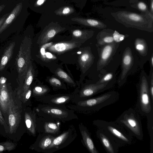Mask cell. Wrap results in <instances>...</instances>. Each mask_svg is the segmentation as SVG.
<instances>
[{
	"instance_id": "10",
	"label": "cell",
	"mask_w": 153,
	"mask_h": 153,
	"mask_svg": "<svg viewBox=\"0 0 153 153\" xmlns=\"http://www.w3.org/2000/svg\"><path fill=\"white\" fill-rule=\"evenodd\" d=\"M96 136L108 153H117L120 146L101 129L97 130Z\"/></svg>"
},
{
	"instance_id": "41",
	"label": "cell",
	"mask_w": 153,
	"mask_h": 153,
	"mask_svg": "<svg viewBox=\"0 0 153 153\" xmlns=\"http://www.w3.org/2000/svg\"><path fill=\"white\" fill-rule=\"evenodd\" d=\"M9 14V13H6L4 15L0 18V27H1L5 20Z\"/></svg>"
},
{
	"instance_id": "37",
	"label": "cell",
	"mask_w": 153,
	"mask_h": 153,
	"mask_svg": "<svg viewBox=\"0 0 153 153\" xmlns=\"http://www.w3.org/2000/svg\"><path fill=\"white\" fill-rule=\"evenodd\" d=\"M47 91L46 88L40 86H36L34 88L33 91L34 93L36 94L40 95L44 93Z\"/></svg>"
},
{
	"instance_id": "14",
	"label": "cell",
	"mask_w": 153,
	"mask_h": 153,
	"mask_svg": "<svg viewBox=\"0 0 153 153\" xmlns=\"http://www.w3.org/2000/svg\"><path fill=\"white\" fill-rule=\"evenodd\" d=\"M81 45V43L76 42H59L50 46L48 49L50 51L59 54L78 47Z\"/></svg>"
},
{
	"instance_id": "5",
	"label": "cell",
	"mask_w": 153,
	"mask_h": 153,
	"mask_svg": "<svg viewBox=\"0 0 153 153\" xmlns=\"http://www.w3.org/2000/svg\"><path fill=\"white\" fill-rule=\"evenodd\" d=\"M119 98L120 95L117 92L111 91L94 98L80 101L78 105L93 112H97L106 106L115 103Z\"/></svg>"
},
{
	"instance_id": "20",
	"label": "cell",
	"mask_w": 153,
	"mask_h": 153,
	"mask_svg": "<svg viewBox=\"0 0 153 153\" xmlns=\"http://www.w3.org/2000/svg\"><path fill=\"white\" fill-rule=\"evenodd\" d=\"M72 20L85 25L94 27L102 29L106 27L105 25L95 19L74 18L72 19Z\"/></svg>"
},
{
	"instance_id": "18",
	"label": "cell",
	"mask_w": 153,
	"mask_h": 153,
	"mask_svg": "<svg viewBox=\"0 0 153 153\" xmlns=\"http://www.w3.org/2000/svg\"><path fill=\"white\" fill-rule=\"evenodd\" d=\"M15 45L13 42L11 43L4 50L3 54L0 61V71H3L12 57L13 50Z\"/></svg>"
},
{
	"instance_id": "38",
	"label": "cell",
	"mask_w": 153,
	"mask_h": 153,
	"mask_svg": "<svg viewBox=\"0 0 153 153\" xmlns=\"http://www.w3.org/2000/svg\"><path fill=\"white\" fill-rule=\"evenodd\" d=\"M49 81L51 85L56 86H60L62 85L59 79L54 77L51 78Z\"/></svg>"
},
{
	"instance_id": "11",
	"label": "cell",
	"mask_w": 153,
	"mask_h": 153,
	"mask_svg": "<svg viewBox=\"0 0 153 153\" xmlns=\"http://www.w3.org/2000/svg\"><path fill=\"white\" fill-rule=\"evenodd\" d=\"M6 80L7 79L3 76L0 78V106L4 113L8 111L9 105L11 98L6 83Z\"/></svg>"
},
{
	"instance_id": "22",
	"label": "cell",
	"mask_w": 153,
	"mask_h": 153,
	"mask_svg": "<svg viewBox=\"0 0 153 153\" xmlns=\"http://www.w3.org/2000/svg\"><path fill=\"white\" fill-rule=\"evenodd\" d=\"M73 37L83 41V42L91 38L94 35L92 30H75L72 32Z\"/></svg>"
},
{
	"instance_id": "44",
	"label": "cell",
	"mask_w": 153,
	"mask_h": 153,
	"mask_svg": "<svg viewBox=\"0 0 153 153\" xmlns=\"http://www.w3.org/2000/svg\"><path fill=\"white\" fill-rule=\"evenodd\" d=\"M150 63L151 68H153V54L152 53L151 56L150 60Z\"/></svg>"
},
{
	"instance_id": "1",
	"label": "cell",
	"mask_w": 153,
	"mask_h": 153,
	"mask_svg": "<svg viewBox=\"0 0 153 153\" xmlns=\"http://www.w3.org/2000/svg\"><path fill=\"white\" fill-rule=\"evenodd\" d=\"M93 123L98 128L102 129L120 147L131 144L132 136L115 121H108L98 119L94 120Z\"/></svg>"
},
{
	"instance_id": "26",
	"label": "cell",
	"mask_w": 153,
	"mask_h": 153,
	"mask_svg": "<svg viewBox=\"0 0 153 153\" xmlns=\"http://www.w3.org/2000/svg\"><path fill=\"white\" fill-rule=\"evenodd\" d=\"M69 132H65L57 137L54 139L51 144L47 148H51L60 144L68 137Z\"/></svg>"
},
{
	"instance_id": "9",
	"label": "cell",
	"mask_w": 153,
	"mask_h": 153,
	"mask_svg": "<svg viewBox=\"0 0 153 153\" xmlns=\"http://www.w3.org/2000/svg\"><path fill=\"white\" fill-rule=\"evenodd\" d=\"M112 85V82H111L101 84L95 83L86 85L81 90L80 97H87L92 96L110 88Z\"/></svg>"
},
{
	"instance_id": "27",
	"label": "cell",
	"mask_w": 153,
	"mask_h": 153,
	"mask_svg": "<svg viewBox=\"0 0 153 153\" xmlns=\"http://www.w3.org/2000/svg\"><path fill=\"white\" fill-rule=\"evenodd\" d=\"M56 75L68 83L74 84L75 83L72 79L65 72L60 68L57 69L55 72Z\"/></svg>"
},
{
	"instance_id": "43",
	"label": "cell",
	"mask_w": 153,
	"mask_h": 153,
	"mask_svg": "<svg viewBox=\"0 0 153 153\" xmlns=\"http://www.w3.org/2000/svg\"><path fill=\"white\" fill-rule=\"evenodd\" d=\"M46 0H37L35 5L36 6H40L42 5Z\"/></svg>"
},
{
	"instance_id": "4",
	"label": "cell",
	"mask_w": 153,
	"mask_h": 153,
	"mask_svg": "<svg viewBox=\"0 0 153 153\" xmlns=\"http://www.w3.org/2000/svg\"><path fill=\"white\" fill-rule=\"evenodd\" d=\"M31 39L26 36L22 40L16 60L19 79H25L31 61Z\"/></svg>"
},
{
	"instance_id": "7",
	"label": "cell",
	"mask_w": 153,
	"mask_h": 153,
	"mask_svg": "<svg viewBox=\"0 0 153 153\" xmlns=\"http://www.w3.org/2000/svg\"><path fill=\"white\" fill-rule=\"evenodd\" d=\"M133 63L134 58L131 50L129 47H126L123 54L121 71L118 79V84L119 87L122 86L126 82L127 74Z\"/></svg>"
},
{
	"instance_id": "39",
	"label": "cell",
	"mask_w": 153,
	"mask_h": 153,
	"mask_svg": "<svg viewBox=\"0 0 153 153\" xmlns=\"http://www.w3.org/2000/svg\"><path fill=\"white\" fill-rule=\"evenodd\" d=\"M31 94V91L30 89L28 90L26 92L25 96L22 98L24 102H26L30 98Z\"/></svg>"
},
{
	"instance_id": "12",
	"label": "cell",
	"mask_w": 153,
	"mask_h": 153,
	"mask_svg": "<svg viewBox=\"0 0 153 153\" xmlns=\"http://www.w3.org/2000/svg\"><path fill=\"white\" fill-rule=\"evenodd\" d=\"M94 57L90 48H84L78 58V62L82 71L85 73L93 64Z\"/></svg>"
},
{
	"instance_id": "2",
	"label": "cell",
	"mask_w": 153,
	"mask_h": 153,
	"mask_svg": "<svg viewBox=\"0 0 153 153\" xmlns=\"http://www.w3.org/2000/svg\"><path fill=\"white\" fill-rule=\"evenodd\" d=\"M137 87L138 97L137 106L138 110L140 114L146 116L153 111V102L149 91L148 78L144 70L140 73Z\"/></svg>"
},
{
	"instance_id": "31",
	"label": "cell",
	"mask_w": 153,
	"mask_h": 153,
	"mask_svg": "<svg viewBox=\"0 0 153 153\" xmlns=\"http://www.w3.org/2000/svg\"><path fill=\"white\" fill-rule=\"evenodd\" d=\"M114 77V74L112 73L109 72L106 73L100 78L99 80L96 83L97 84H101L104 83L110 82Z\"/></svg>"
},
{
	"instance_id": "36",
	"label": "cell",
	"mask_w": 153,
	"mask_h": 153,
	"mask_svg": "<svg viewBox=\"0 0 153 153\" xmlns=\"http://www.w3.org/2000/svg\"><path fill=\"white\" fill-rule=\"evenodd\" d=\"M73 11V9L70 7H66L62 8L61 10H60L57 13L59 14L66 15L70 13L71 12Z\"/></svg>"
},
{
	"instance_id": "6",
	"label": "cell",
	"mask_w": 153,
	"mask_h": 153,
	"mask_svg": "<svg viewBox=\"0 0 153 153\" xmlns=\"http://www.w3.org/2000/svg\"><path fill=\"white\" fill-rule=\"evenodd\" d=\"M119 45L115 42L97 48L99 58L97 63V70L100 71L107 65L115 54Z\"/></svg>"
},
{
	"instance_id": "19",
	"label": "cell",
	"mask_w": 153,
	"mask_h": 153,
	"mask_svg": "<svg viewBox=\"0 0 153 153\" xmlns=\"http://www.w3.org/2000/svg\"><path fill=\"white\" fill-rule=\"evenodd\" d=\"M81 132L84 142L89 152L91 153H99L87 131L82 129L81 130Z\"/></svg>"
},
{
	"instance_id": "33",
	"label": "cell",
	"mask_w": 153,
	"mask_h": 153,
	"mask_svg": "<svg viewBox=\"0 0 153 153\" xmlns=\"http://www.w3.org/2000/svg\"><path fill=\"white\" fill-rule=\"evenodd\" d=\"M113 36L114 42L117 43H120L126 37L124 35L120 33L116 30L113 32Z\"/></svg>"
},
{
	"instance_id": "25",
	"label": "cell",
	"mask_w": 153,
	"mask_h": 153,
	"mask_svg": "<svg viewBox=\"0 0 153 153\" xmlns=\"http://www.w3.org/2000/svg\"><path fill=\"white\" fill-rule=\"evenodd\" d=\"M46 113L57 117H63L68 116V113L64 111L54 108H44L43 110Z\"/></svg>"
},
{
	"instance_id": "35",
	"label": "cell",
	"mask_w": 153,
	"mask_h": 153,
	"mask_svg": "<svg viewBox=\"0 0 153 153\" xmlns=\"http://www.w3.org/2000/svg\"><path fill=\"white\" fill-rule=\"evenodd\" d=\"M128 16L129 19L131 21L135 22H141L142 20V17L134 13H130L128 14Z\"/></svg>"
},
{
	"instance_id": "29",
	"label": "cell",
	"mask_w": 153,
	"mask_h": 153,
	"mask_svg": "<svg viewBox=\"0 0 153 153\" xmlns=\"http://www.w3.org/2000/svg\"><path fill=\"white\" fill-rule=\"evenodd\" d=\"M46 133H54L58 131L59 127L56 124L52 123H46L44 126Z\"/></svg>"
},
{
	"instance_id": "3",
	"label": "cell",
	"mask_w": 153,
	"mask_h": 153,
	"mask_svg": "<svg viewBox=\"0 0 153 153\" xmlns=\"http://www.w3.org/2000/svg\"><path fill=\"white\" fill-rule=\"evenodd\" d=\"M115 121L124 128L132 136L140 140L143 139V134L140 116L133 108L124 111Z\"/></svg>"
},
{
	"instance_id": "24",
	"label": "cell",
	"mask_w": 153,
	"mask_h": 153,
	"mask_svg": "<svg viewBox=\"0 0 153 153\" xmlns=\"http://www.w3.org/2000/svg\"><path fill=\"white\" fill-rule=\"evenodd\" d=\"M25 121L27 129L33 134H35V120L31 114L26 112L25 115Z\"/></svg>"
},
{
	"instance_id": "23",
	"label": "cell",
	"mask_w": 153,
	"mask_h": 153,
	"mask_svg": "<svg viewBox=\"0 0 153 153\" xmlns=\"http://www.w3.org/2000/svg\"><path fill=\"white\" fill-rule=\"evenodd\" d=\"M147 127L150 137V151L153 152V111L146 116Z\"/></svg>"
},
{
	"instance_id": "13",
	"label": "cell",
	"mask_w": 153,
	"mask_h": 153,
	"mask_svg": "<svg viewBox=\"0 0 153 153\" xmlns=\"http://www.w3.org/2000/svg\"><path fill=\"white\" fill-rule=\"evenodd\" d=\"M63 28L59 25H53L48 26L43 30L39 36L37 43L43 45L49 41L58 33L64 30Z\"/></svg>"
},
{
	"instance_id": "30",
	"label": "cell",
	"mask_w": 153,
	"mask_h": 153,
	"mask_svg": "<svg viewBox=\"0 0 153 153\" xmlns=\"http://www.w3.org/2000/svg\"><path fill=\"white\" fill-rule=\"evenodd\" d=\"M15 146L13 143L6 142L0 143V152L4 151H10L13 149Z\"/></svg>"
},
{
	"instance_id": "17",
	"label": "cell",
	"mask_w": 153,
	"mask_h": 153,
	"mask_svg": "<svg viewBox=\"0 0 153 153\" xmlns=\"http://www.w3.org/2000/svg\"><path fill=\"white\" fill-rule=\"evenodd\" d=\"M105 30L99 33L96 37V46L97 48L114 42L113 36V32Z\"/></svg>"
},
{
	"instance_id": "42",
	"label": "cell",
	"mask_w": 153,
	"mask_h": 153,
	"mask_svg": "<svg viewBox=\"0 0 153 153\" xmlns=\"http://www.w3.org/2000/svg\"><path fill=\"white\" fill-rule=\"evenodd\" d=\"M0 123L3 125H4L5 124V122L4 119L2 116V114L0 109Z\"/></svg>"
},
{
	"instance_id": "15",
	"label": "cell",
	"mask_w": 153,
	"mask_h": 153,
	"mask_svg": "<svg viewBox=\"0 0 153 153\" xmlns=\"http://www.w3.org/2000/svg\"><path fill=\"white\" fill-rule=\"evenodd\" d=\"M22 7V3L16 4L0 27V34L8 27L20 13Z\"/></svg>"
},
{
	"instance_id": "34",
	"label": "cell",
	"mask_w": 153,
	"mask_h": 153,
	"mask_svg": "<svg viewBox=\"0 0 153 153\" xmlns=\"http://www.w3.org/2000/svg\"><path fill=\"white\" fill-rule=\"evenodd\" d=\"M69 99V97L67 96L61 97L53 99L51 102L56 104H60L65 102Z\"/></svg>"
},
{
	"instance_id": "32",
	"label": "cell",
	"mask_w": 153,
	"mask_h": 153,
	"mask_svg": "<svg viewBox=\"0 0 153 153\" xmlns=\"http://www.w3.org/2000/svg\"><path fill=\"white\" fill-rule=\"evenodd\" d=\"M149 76L150 79H149V88L150 94L152 101L153 102V69L151 68Z\"/></svg>"
},
{
	"instance_id": "8",
	"label": "cell",
	"mask_w": 153,
	"mask_h": 153,
	"mask_svg": "<svg viewBox=\"0 0 153 153\" xmlns=\"http://www.w3.org/2000/svg\"><path fill=\"white\" fill-rule=\"evenodd\" d=\"M7 112L10 132L12 134L16 131L21 118L20 109L12 98L9 105Z\"/></svg>"
},
{
	"instance_id": "28",
	"label": "cell",
	"mask_w": 153,
	"mask_h": 153,
	"mask_svg": "<svg viewBox=\"0 0 153 153\" xmlns=\"http://www.w3.org/2000/svg\"><path fill=\"white\" fill-rule=\"evenodd\" d=\"M54 137L50 135L44 137L41 140L39 144V146L43 149H47L51 143Z\"/></svg>"
},
{
	"instance_id": "46",
	"label": "cell",
	"mask_w": 153,
	"mask_h": 153,
	"mask_svg": "<svg viewBox=\"0 0 153 153\" xmlns=\"http://www.w3.org/2000/svg\"><path fill=\"white\" fill-rule=\"evenodd\" d=\"M5 6L4 4H2L0 5V13L3 10Z\"/></svg>"
},
{
	"instance_id": "16",
	"label": "cell",
	"mask_w": 153,
	"mask_h": 153,
	"mask_svg": "<svg viewBox=\"0 0 153 153\" xmlns=\"http://www.w3.org/2000/svg\"><path fill=\"white\" fill-rule=\"evenodd\" d=\"M34 75V70L31 62L30 63L27 72L24 85L21 89L18 92L19 97L22 98L28 90L33 80Z\"/></svg>"
},
{
	"instance_id": "40",
	"label": "cell",
	"mask_w": 153,
	"mask_h": 153,
	"mask_svg": "<svg viewBox=\"0 0 153 153\" xmlns=\"http://www.w3.org/2000/svg\"><path fill=\"white\" fill-rule=\"evenodd\" d=\"M138 7L141 10H144L146 9V6L145 4L142 2H140L138 4Z\"/></svg>"
},
{
	"instance_id": "21",
	"label": "cell",
	"mask_w": 153,
	"mask_h": 153,
	"mask_svg": "<svg viewBox=\"0 0 153 153\" xmlns=\"http://www.w3.org/2000/svg\"><path fill=\"white\" fill-rule=\"evenodd\" d=\"M135 48L139 53L143 56H146L147 53L148 47L145 40L142 38H136L134 42Z\"/></svg>"
},
{
	"instance_id": "45",
	"label": "cell",
	"mask_w": 153,
	"mask_h": 153,
	"mask_svg": "<svg viewBox=\"0 0 153 153\" xmlns=\"http://www.w3.org/2000/svg\"><path fill=\"white\" fill-rule=\"evenodd\" d=\"M46 55V56L49 58H51L52 57V55L51 54V53L48 52H47L46 54H45Z\"/></svg>"
}]
</instances>
